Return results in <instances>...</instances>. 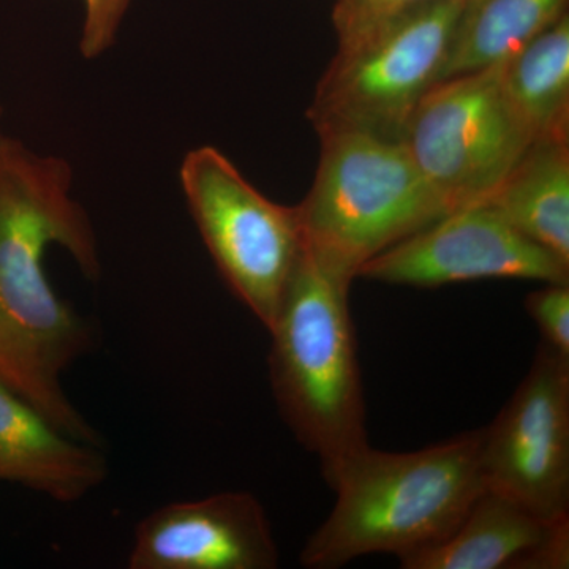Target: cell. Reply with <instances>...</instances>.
<instances>
[{
  "mask_svg": "<svg viewBox=\"0 0 569 569\" xmlns=\"http://www.w3.org/2000/svg\"><path fill=\"white\" fill-rule=\"evenodd\" d=\"M71 182L61 157L0 134V380L70 437L102 447L62 383L91 347V331L44 269L48 247L61 246L88 279L100 274L91 220L71 197Z\"/></svg>",
  "mask_w": 569,
  "mask_h": 569,
  "instance_id": "cell-1",
  "label": "cell"
},
{
  "mask_svg": "<svg viewBox=\"0 0 569 569\" xmlns=\"http://www.w3.org/2000/svg\"><path fill=\"white\" fill-rule=\"evenodd\" d=\"M482 430L413 452L367 447L347 460L328 486L331 515L302 548V567L336 569L370 553L403 560L447 541L486 481Z\"/></svg>",
  "mask_w": 569,
  "mask_h": 569,
  "instance_id": "cell-2",
  "label": "cell"
},
{
  "mask_svg": "<svg viewBox=\"0 0 569 569\" xmlns=\"http://www.w3.org/2000/svg\"><path fill=\"white\" fill-rule=\"evenodd\" d=\"M351 280L305 247L269 329V380L296 440L320 459L325 481L369 447L365 388L350 312Z\"/></svg>",
  "mask_w": 569,
  "mask_h": 569,
  "instance_id": "cell-3",
  "label": "cell"
},
{
  "mask_svg": "<svg viewBox=\"0 0 569 569\" xmlns=\"http://www.w3.org/2000/svg\"><path fill=\"white\" fill-rule=\"evenodd\" d=\"M316 179L296 206L305 249L353 282L389 247L451 212L403 141L372 134H321Z\"/></svg>",
  "mask_w": 569,
  "mask_h": 569,
  "instance_id": "cell-4",
  "label": "cell"
},
{
  "mask_svg": "<svg viewBox=\"0 0 569 569\" xmlns=\"http://www.w3.org/2000/svg\"><path fill=\"white\" fill-rule=\"evenodd\" d=\"M468 0H432L365 39L339 47L307 118L321 134L402 141L411 114L437 84Z\"/></svg>",
  "mask_w": 569,
  "mask_h": 569,
  "instance_id": "cell-5",
  "label": "cell"
},
{
  "mask_svg": "<svg viewBox=\"0 0 569 569\" xmlns=\"http://www.w3.org/2000/svg\"><path fill=\"white\" fill-rule=\"evenodd\" d=\"M181 186L224 282L269 331L305 247L296 206L266 198L211 146L187 153Z\"/></svg>",
  "mask_w": 569,
  "mask_h": 569,
  "instance_id": "cell-6",
  "label": "cell"
},
{
  "mask_svg": "<svg viewBox=\"0 0 569 569\" xmlns=\"http://www.w3.org/2000/svg\"><path fill=\"white\" fill-rule=\"evenodd\" d=\"M449 211L488 201L533 141L501 86V63L433 84L402 137Z\"/></svg>",
  "mask_w": 569,
  "mask_h": 569,
  "instance_id": "cell-7",
  "label": "cell"
},
{
  "mask_svg": "<svg viewBox=\"0 0 569 569\" xmlns=\"http://www.w3.org/2000/svg\"><path fill=\"white\" fill-rule=\"evenodd\" d=\"M481 430L486 488L542 518L569 519V359L539 343L529 373Z\"/></svg>",
  "mask_w": 569,
  "mask_h": 569,
  "instance_id": "cell-8",
  "label": "cell"
},
{
  "mask_svg": "<svg viewBox=\"0 0 569 569\" xmlns=\"http://www.w3.org/2000/svg\"><path fill=\"white\" fill-rule=\"evenodd\" d=\"M358 277L399 287L438 288L482 279L569 282V264L503 219L488 201L445 213L389 247Z\"/></svg>",
  "mask_w": 569,
  "mask_h": 569,
  "instance_id": "cell-9",
  "label": "cell"
},
{
  "mask_svg": "<svg viewBox=\"0 0 569 569\" xmlns=\"http://www.w3.org/2000/svg\"><path fill=\"white\" fill-rule=\"evenodd\" d=\"M130 569H274L279 548L258 498L222 492L153 509L134 529Z\"/></svg>",
  "mask_w": 569,
  "mask_h": 569,
  "instance_id": "cell-10",
  "label": "cell"
},
{
  "mask_svg": "<svg viewBox=\"0 0 569 569\" xmlns=\"http://www.w3.org/2000/svg\"><path fill=\"white\" fill-rule=\"evenodd\" d=\"M569 519L552 520L486 489L458 530L400 560L403 569H567Z\"/></svg>",
  "mask_w": 569,
  "mask_h": 569,
  "instance_id": "cell-11",
  "label": "cell"
},
{
  "mask_svg": "<svg viewBox=\"0 0 569 569\" xmlns=\"http://www.w3.org/2000/svg\"><path fill=\"white\" fill-rule=\"evenodd\" d=\"M107 478L100 447L70 437L0 380V481L74 503Z\"/></svg>",
  "mask_w": 569,
  "mask_h": 569,
  "instance_id": "cell-12",
  "label": "cell"
},
{
  "mask_svg": "<svg viewBox=\"0 0 569 569\" xmlns=\"http://www.w3.org/2000/svg\"><path fill=\"white\" fill-rule=\"evenodd\" d=\"M488 203L531 242L569 264V140H535Z\"/></svg>",
  "mask_w": 569,
  "mask_h": 569,
  "instance_id": "cell-13",
  "label": "cell"
},
{
  "mask_svg": "<svg viewBox=\"0 0 569 569\" xmlns=\"http://www.w3.org/2000/svg\"><path fill=\"white\" fill-rule=\"evenodd\" d=\"M501 86L535 140H569V14L501 63Z\"/></svg>",
  "mask_w": 569,
  "mask_h": 569,
  "instance_id": "cell-14",
  "label": "cell"
},
{
  "mask_svg": "<svg viewBox=\"0 0 569 569\" xmlns=\"http://www.w3.org/2000/svg\"><path fill=\"white\" fill-rule=\"evenodd\" d=\"M568 0H468L438 82L508 61L563 17Z\"/></svg>",
  "mask_w": 569,
  "mask_h": 569,
  "instance_id": "cell-15",
  "label": "cell"
},
{
  "mask_svg": "<svg viewBox=\"0 0 569 569\" xmlns=\"http://www.w3.org/2000/svg\"><path fill=\"white\" fill-rule=\"evenodd\" d=\"M432 0H336L332 21L339 47L355 43Z\"/></svg>",
  "mask_w": 569,
  "mask_h": 569,
  "instance_id": "cell-16",
  "label": "cell"
},
{
  "mask_svg": "<svg viewBox=\"0 0 569 569\" xmlns=\"http://www.w3.org/2000/svg\"><path fill=\"white\" fill-rule=\"evenodd\" d=\"M526 310L541 332V342L569 359V282L545 283L531 291Z\"/></svg>",
  "mask_w": 569,
  "mask_h": 569,
  "instance_id": "cell-17",
  "label": "cell"
},
{
  "mask_svg": "<svg viewBox=\"0 0 569 569\" xmlns=\"http://www.w3.org/2000/svg\"><path fill=\"white\" fill-rule=\"evenodd\" d=\"M130 0H84V24L80 40L81 54L96 59L110 50Z\"/></svg>",
  "mask_w": 569,
  "mask_h": 569,
  "instance_id": "cell-18",
  "label": "cell"
},
{
  "mask_svg": "<svg viewBox=\"0 0 569 569\" xmlns=\"http://www.w3.org/2000/svg\"><path fill=\"white\" fill-rule=\"evenodd\" d=\"M2 114H3V110H2V104H0V134H2Z\"/></svg>",
  "mask_w": 569,
  "mask_h": 569,
  "instance_id": "cell-19",
  "label": "cell"
}]
</instances>
